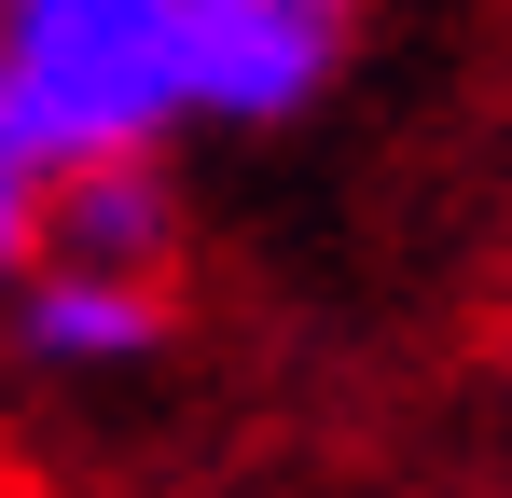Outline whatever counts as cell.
<instances>
[{"label":"cell","mask_w":512,"mask_h":498,"mask_svg":"<svg viewBox=\"0 0 512 498\" xmlns=\"http://www.w3.org/2000/svg\"><path fill=\"white\" fill-rule=\"evenodd\" d=\"M0 83L56 180L153 166L194 125V0H0Z\"/></svg>","instance_id":"cell-1"},{"label":"cell","mask_w":512,"mask_h":498,"mask_svg":"<svg viewBox=\"0 0 512 498\" xmlns=\"http://www.w3.org/2000/svg\"><path fill=\"white\" fill-rule=\"evenodd\" d=\"M346 70L333 0H194V125H291Z\"/></svg>","instance_id":"cell-2"},{"label":"cell","mask_w":512,"mask_h":498,"mask_svg":"<svg viewBox=\"0 0 512 498\" xmlns=\"http://www.w3.org/2000/svg\"><path fill=\"white\" fill-rule=\"evenodd\" d=\"M180 332V291L167 277H97V263H28L14 291V346L56 360V374H125Z\"/></svg>","instance_id":"cell-3"},{"label":"cell","mask_w":512,"mask_h":498,"mask_svg":"<svg viewBox=\"0 0 512 498\" xmlns=\"http://www.w3.org/2000/svg\"><path fill=\"white\" fill-rule=\"evenodd\" d=\"M42 263H97V277H167V263H180V194H167V166H84V180H56Z\"/></svg>","instance_id":"cell-4"},{"label":"cell","mask_w":512,"mask_h":498,"mask_svg":"<svg viewBox=\"0 0 512 498\" xmlns=\"http://www.w3.org/2000/svg\"><path fill=\"white\" fill-rule=\"evenodd\" d=\"M485 346H499V388H512V291H499V332H485Z\"/></svg>","instance_id":"cell-5"},{"label":"cell","mask_w":512,"mask_h":498,"mask_svg":"<svg viewBox=\"0 0 512 498\" xmlns=\"http://www.w3.org/2000/svg\"><path fill=\"white\" fill-rule=\"evenodd\" d=\"M0 125H14V83H0Z\"/></svg>","instance_id":"cell-6"},{"label":"cell","mask_w":512,"mask_h":498,"mask_svg":"<svg viewBox=\"0 0 512 498\" xmlns=\"http://www.w3.org/2000/svg\"><path fill=\"white\" fill-rule=\"evenodd\" d=\"M333 14H346V0H333Z\"/></svg>","instance_id":"cell-7"}]
</instances>
